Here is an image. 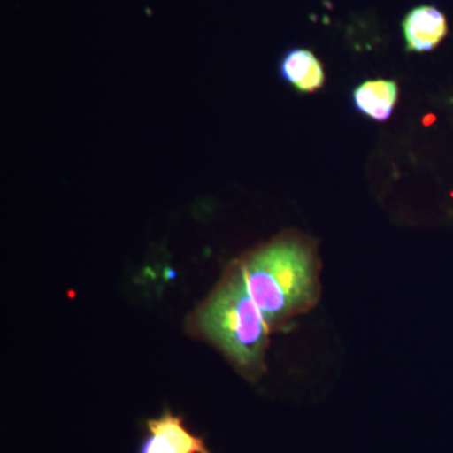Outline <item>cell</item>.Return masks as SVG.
Listing matches in <instances>:
<instances>
[{
    "instance_id": "4",
    "label": "cell",
    "mask_w": 453,
    "mask_h": 453,
    "mask_svg": "<svg viewBox=\"0 0 453 453\" xmlns=\"http://www.w3.org/2000/svg\"><path fill=\"white\" fill-rule=\"evenodd\" d=\"M404 41L411 52H429L436 49L449 33L445 14L432 5L413 8L404 17Z\"/></svg>"
},
{
    "instance_id": "1",
    "label": "cell",
    "mask_w": 453,
    "mask_h": 453,
    "mask_svg": "<svg viewBox=\"0 0 453 453\" xmlns=\"http://www.w3.org/2000/svg\"><path fill=\"white\" fill-rule=\"evenodd\" d=\"M270 330L235 262L187 319L189 335L219 349L238 372L252 380L265 372Z\"/></svg>"
},
{
    "instance_id": "2",
    "label": "cell",
    "mask_w": 453,
    "mask_h": 453,
    "mask_svg": "<svg viewBox=\"0 0 453 453\" xmlns=\"http://www.w3.org/2000/svg\"><path fill=\"white\" fill-rule=\"evenodd\" d=\"M235 264L271 329L308 310L318 297L315 253L299 235H279Z\"/></svg>"
},
{
    "instance_id": "3",
    "label": "cell",
    "mask_w": 453,
    "mask_h": 453,
    "mask_svg": "<svg viewBox=\"0 0 453 453\" xmlns=\"http://www.w3.org/2000/svg\"><path fill=\"white\" fill-rule=\"evenodd\" d=\"M148 437L140 453H211L204 440L187 427L183 418L165 410L146 421Z\"/></svg>"
},
{
    "instance_id": "5",
    "label": "cell",
    "mask_w": 453,
    "mask_h": 453,
    "mask_svg": "<svg viewBox=\"0 0 453 453\" xmlns=\"http://www.w3.org/2000/svg\"><path fill=\"white\" fill-rule=\"evenodd\" d=\"M280 74L299 92H315L324 86L323 64L310 50L292 49L280 61Z\"/></svg>"
},
{
    "instance_id": "6",
    "label": "cell",
    "mask_w": 453,
    "mask_h": 453,
    "mask_svg": "<svg viewBox=\"0 0 453 453\" xmlns=\"http://www.w3.org/2000/svg\"><path fill=\"white\" fill-rule=\"evenodd\" d=\"M398 85L390 80H371L353 92L356 109L375 121L388 120L398 101Z\"/></svg>"
}]
</instances>
